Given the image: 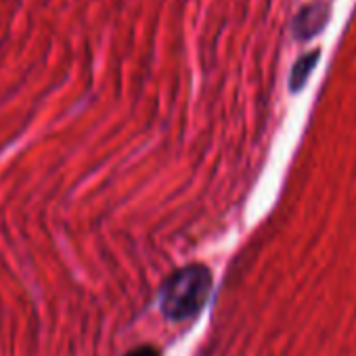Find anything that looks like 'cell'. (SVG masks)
Masks as SVG:
<instances>
[{
    "label": "cell",
    "instance_id": "cell-1",
    "mask_svg": "<svg viewBox=\"0 0 356 356\" xmlns=\"http://www.w3.org/2000/svg\"><path fill=\"white\" fill-rule=\"evenodd\" d=\"M210 291V268L204 264H189L165 279L159 291V308L170 321H187L206 306Z\"/></svg>",
    "mask_w": 356,
    "mask_h": 356
},
{
    "label": "cell",
    "instance_id": "cell-2",
    "mask_svg": "<svg viewBox=\"0 0 356 356\" xmlns=\"http://www.w3.org/2000/svg\"><path fill=\"white\" fill-rule=\"evenodd\" d=\"M126 356H161V354H159V350L153 348V346H140V348L130 350Z\"/></svg>",
    "mask_w": 356,
    "mask_h": 356
}]
</instances>
